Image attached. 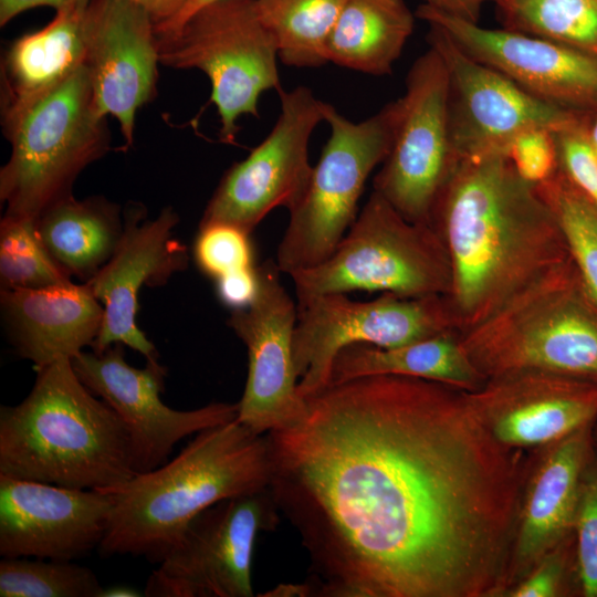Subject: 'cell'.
Returning a JSON list of instances; mask_svg holds the SVG:
<instances>
[{
    "label": "cell",
    "mask_w": 597,
    "mask_h": 597,
    "mask_svg": "<svg viewBox=\"0 0 597 597\" xmlns=\"http://www.w3.org/2000/svg\"><path fill=\"white\" fill-rule=\"evenodd\" d=\"M306 405L265 438L312 596L503 597L530 451L494 439L467 391L422 378H354Z\"/></svg>",
    "instance_id": "6da1fadb"
},
{
    "label": "cell",
    "mask_w": 597,
    "mask_h": 597,
    "mask_svg": "<svg viewBox=\"0 0 597 597\" xmlns=\"http://www.w3.org/2000/svg\"><path fill=\"white\" fill-rule=\"evenodd\" d=\"M430 224L450 260L447 297L460 334L569 258L552 208L505 154L459 158Z\"/></svg>",
    "instance_id": "7a4b0ae2"
},
{
    "label": "cell",
    "mask_w": 597,
    "mask_h": 597,
    "mask_svg": "<svg viewBox=\"0 0 597 597\" xmlns=\"http://www.w3.org/2000/svg\"><path fill=\"white\" fill-rule=\"evenodd\" d=\"M269 483L265 434L237 419L205 429L160 467L101 490L111 494L113 510L98 554L158 564L200 512Z\"/></svg>",
    "instance_id": "3957f363"
},
{
    "label": "cell",
    "mask_w": 597,
    "mask_h": 597,
    "mask_svg": "<svg viewBox=\"0 0 597 597\" xmlns=\"http://www.w3.org/2000/svg\"><path fill=\"white\" fill-rule=\"evenodd\" d=\"M36 370L28 396L0 408V474L82 490L138 473L128 429L77 377L70 358Z\"/></svg>",
    "instance_id": "277c9868"
},
{
    "label": "cell",
    "mask_w": 597,
    "mask_h": 597,
    "mask_svg": "<svg viewBox=\"0 0 597 597\" xmlns=\"http://www.w3.org/2000/svg\"><path fill=\"white\" fill-rule=\"evenodd\" d=\"M460 336L486 379L544 371L597 385V310L570 256Z\"/></svg>",
    "instance_id": "5b68a950"
},
{
    "label": "cell",
    "mask_w": 597,
    "mask_h": 597,
    "mask_svg": "<svg viewBox=\"0 0 597 597\" xmlns=\"http://www.w3.org/2000/svg\"><path fill=\"white\" fill-rule=\"evenodd\" d=\"M3 132L11 154L0 170V198L4 216L17 218L35 220L71 195L80 172L111 146L85 65L3 125Z\"/></svg>",
    "instance_id": "8992f818"
},
{
    "label": "cell",
    "mask_w": 597,
    "mask_h": 597,
    "mask_svg": "<svg viewBox=\"0 0 597 597\" xmlns=\"http://www.w3.org/2000/svg\"><path fill=\"white\" fill-rule=\"evenodd\" d=\"M290 276L297 302L354 291L448 295L451 287L450 260L436 229L407 220L375 190L333 253Z\"/></svg>",
    "instance_id": "52a82bcc"
},
{
    "label": "cell",
    "mask_w": 597,
    "mask_h": 597,
    "mask_svg": "<svg viewBox=\"0 0 597 597\" xmlns=\"http://www.w3.org/2000/svg\"><path fill=\"white\" fill-rule=\"evenodd\" d=\"M397 116L398 100L359 123L325 102L329 138L301 199L289 210L275 260L281 273L315 266L336 249L357 217L369 175L390 150Z\"/></svg>",
    "instance_id": "ba28073f"
},
{
    "label": "cell",
    "mask_w": 597,
    "mask_h": 597,
    "mask_svg": "<svg viewBox=\"0 0 597 597\" xmlns=\"http://www.w3.org/2000/svg\"><path fill=\"white\" fill-rule=\"evenodd\" d=\"M156 36L161 64L198 69L209 77L222 143H235L240 116H258L262 93L282 88L277 45L258 14L255 0L213 1L176 31Z\"/></svg>",
    "instance_id": "9c48e42d"
},
{
    "label": "cell",
    "mask_w": 597,
    "mask_h": 597,
    "mask_svg": "<svg viewBox=\"0 0 597 597\" xmlns=\"http://www.w3.org/2000/svg\"><path fill=\"white\" fill-rule=\"evenodd\" d=\"M449 331L459 332L447 295L381 293L362 302L332 293L300 301L293 333L298 391L306 399L327 387L335 357L349 345L396 347Z\"/></svg>",
    "instance_id": "30bf717a"
},
{
    "label": "cell",
    "mask_w": 597,
    "mask_h": 597,
    "mask_svg": "<svg viewBox=\"0 0 597 597\" xmlns=\"http://www.w3.org/2000/svg\"><path fill=\"white\" fill-rule=\"evenodd\" d=\"M280 515L269 486L203 510L151 572L144 596L252 597L258 534L274 531Z\"/></svg>",
    "instance_id": "8fae6325"
},
{
    "label": "cell",
    "mask_w": 597,
    "mask_h": 597,
    "mask_svg": "<svg viewBox=\"0 0 597 597\" xmlns=\"http://www.w3.org/2000/svg\"><path fill=\"white\" fill-rule=\"evenodd\" d=\"M458 160L450 136L447 65L429 46L407 74L392 144L373 190L407 220L430 224L437 198Z\"/></svg>",
    "instance_id": "7c38bea8"
},
{
    "label": "cell",
    "mask_w": 597,
    "mask_h": 597,
    "mask_svg": "<svg viewBox=\"0 0 597 597\" xmlns=\"http://www.w3.org/2000/svg\"><path fill=\"white\" fill-rule=\"evenodd\" d=\"M281 107L270 134L221 178L200 223L229 222L253 232L275 208L301 199L313 166L308 144L324 121L325 102L306 86L279 91Z\"/></svg>",
    "instance_id": "4fadbf2b"
},
{
    "label": "cell",
    "mask_w": 597,
    "mask_h": 597,
    "mask_svg": "<svg viewBox=\"0 0 597 597\" xmlns=\"http://www.w3.org/2000/svg\"><path fill=\"white\" fill-rule=\"evenodd\" d=\"M427 42L449 74V124L459 158L505 154L511 140L530 128L555 133L579 125L575 114L540 100L462 51L440 28L428 24Z\"/></svg>",
    "instance_id": "5bb4252c"
},
{
    "label": "cell",
    "mask_w": 597,
    "mask_h": 597,
    "mask_svg": "<svg viewBox=\"0 0 597 597\" xmlns=\"http://www.w3.org/2000/svg\"><path fill=\"white\" fill-rule=\"evenodd\" d=\"M81 381L107 402L129 431L138 473L169 460L184 438L230 422L238 417V402H211L192 410H177L163 402L166 369L158 359L136 368L125 359L123 344L102 353L81 352L72 359Z\"/></svg>",
    "instance_id": "9a60e30c"
},
{
    "label": "cell",
    "mask_w": 597,
    "mask_h": 597,
    "mask_svg": "<svg viewBox=\"0 0 597 597\" xmlns=\"http://www.w3.org/2000/svg\"><path fill=\"white\" fill-rule=\"evenodd\" d=\"M274 260L258 265L259 292L245 308L231 311L228 325L248 350V377L237 420L259 434L285 428L306 412L293 358L297 305Z\"/></svg>",
    "instance_id": "2e32d148"
},
{
    "label": "cell",
    "mask_w": 597,
    "mask_h": 597,
    "mask_svg": "<svg viewBox=\"0 0 597 597\" xmlns=\"http://www.w3.org/2000/svg\"><path fill=\"white\" fill-rule=\"evenodd\" d=\"M145 210L127 209L124 230L111 259L85 283L104 308L100 334L92 345L102 353L123 344L147 360L158 359L155 345L136 322L138 296L144 286L164 285L175 273L187 269V247L174 238L179 217L171 207L155 219H143Z\"/></svg>",
    "instance_id": "e0dca14e"
},
{
    "label": "cell",
    "mask_w": 597,
    "mask_h": 597,
    "mask_svg": "<svg viewBox=\"0 0 597 597\" xmlns=\"http://www.w3.org/2000/svg\"><path fill=\"white\" fill-rule=\"evenodd\" d=\"M109 493L0 474V556L74 561L98 548Z\"/></svg>",
    "instance_id": "ac0fdd59"
},
{
    "label": "cell",
    "mask_w": 597,
    "mask_h": 597,
    "mask_svg": "<svg viewBox=\"0 0 597 597\" xmlns=\"http://www.w3.org/2000/svg\"><path fill=\"white\" fill-rule=\"evenodd\" d=\"M86 60L98 113L134 140L137 111L157 94L159 53L155 22L130 0H92L86 9Z\"/></svg>",
    "instance_id": "d6986e66"
},
{
    "label": "cell",
    "mask_w": 597,
    "mask_h": 597,
    "mask_svg": "<svg viewBox=\"0 0 597 597\" xmlns=\"http://www.w3.org/2000/svg\"><path fill=\"white\" fill-rule=\"evenodd\" d=\"M416 17L540 100L569 111L597 103V61L580 52L506 28H483L425 4Z\"/></svg>",
    "instance_id": "ffe728a7"
},
{
    "label": "cell",
    "mask_w": 597,
    "mask_h": 597,
    "mask_svg": "<svg viewBox=\"0 0 597 597\" xmlns=\"http://www.w3.org/2000/svg\"><path fill=\"white\" fill-rule=\"evenodd\" d=\"M467 398L500 443L533 450L597 422V385L544 371L488 378Z\"/></svg>",
    "instance_id": "44dd1931"
},
{
    "label": "cell",
    "mask_w": 597,
    "mask_h": 597,
    "mask_svg": "<svg viewBox=\"0 0 597 597\" xmlns=\"http://www.w3.org/2000/svg\"><path fill=\"white\" fill-rule=\"evenodd\" d=\"M594 426L530 450L506 591L575 533L583 476L597 451Z\"/></svg>",
    "instance_id": "7402d4cb"
},
{
    "label": "cell",
    "mask_w": 597,
    "mask_h": 597,
    "mask_svg": "<svg viewBox=\"0 0 597 597\" xmlns=\"http://www.w3.org/2000/svg\"><path fill=\"white\" fill-rule=\"evenodd\" d=\"M0 306L11 345L34 369L92 347L104 316L103 305L85 282L1 290Z\"/></svg>",
    "instance_id": "603a6c76"
},
{
    "label": "cell",
    "mask_w": 597,
    "mask_h": 597,
    "mask_svg": "<svg viewBox=\"0 0 597 597\" xmlns=\"http://www.w3.org/2000/svg\"><path fill=\"white\" fill-rule=\"evenodd\" d=\"M87 7L60 9L45 27L12 42L1 67L2 126L85 65Z\"/></svg>",
    "instance_id": "cb8c5ba5"
},
{
    "label": "cell",
    "mask_w": 597,
    "mask_h": 597,
    "mask_svg": "<svg viewBox=\"0 0 597 597\" xmlns=\"http://www.w3.org/2000/svg\"><path fill=\"white\" fill-rule=\"evenodd\" d=\"M376 375L417 377L463 391L486 380L464 352L460 332L449 331L396 347L349 345L335 357L328 385Z\"/></svg>",
    "instance_id": "d4e9b609"
},
{
    "label": "cell",
    "mask_w": 597,
    "mask_h": 597,
    "mask_svg": "<svg viewBox=\"0 0 597 597\" xmlns=\"http://www.w3.org/2000/svg\"><path fill=\"white\" fill-rule=\"evenodd\" d=\"M35 226L53 260L82 282L111 259L124 230L118 205L104 197L80 200L72 193L48 207Z\"/></svg>",
    "instance_id": "484cf974"
},
{
    "label": "cell",
    "mask_w": 597,
    "mask_h": 597,
    "mask_svg": "<svg viewBox=\"0 0 597 597\" xmlns=\"http://www.w3.org/2000/svg\"><path fill=\"white\" fill-rule=\"evenodd\" d=\"M415 15L405 0H347L326 43L327 62L374 76L391 74Z\"/></svg>",
    "instance_id": "4316f807"
},
{
    "label": "cell",
    "mask_w": 597,
    "mask_h": 597,
    "mask_svg": "<svg viewBox=\"0 0 597 597\" xmlns=\"http://www.w3.org/2000/svg\"><path fill=\"white\" fill-rule=\"evenodd\" d=\"M347 0H255L258 14L273 35L280 61L293 67H320L325 48Z\"/></svg>",
    "instance_id": "83f0119b"
},
{
    "label": "cell",
    "mask_w": 597,
    "mask_h": 597,
    "mask_svg": "<svg viewBox=\"0 0 597 597\" xmlns=\"http://www.w3.org/2000/svg\"><path fill=\"white\" fill-rule=\"evenodd\" d=\"M503 28L540 36L597 61V0H498Z\"/></svg>",
    "instance_id": "f1b7e54d"
},
{
    "label": "cell",
    "mask_w": 597,
    "mask_h": 597,
    "mask_svg": "<svg viewBox=\"0 0 597 597\" xmlns=\"http://www.w3.org/2000/svg\"><path fill=\"white\" fill-rule=\"evenodd\" d=\"M537 188L557 218L583 287L597 310V207L561 169Z\"/></svg>",
    "instance_id": "f546056e"
},
{
    "label": "cell",
    "mask_w": 597,
    "mask_h": 597,
    "mask_svg": "<svg viewBox=\"0 0 597 597\" xmlns=\"http://www.w3.org/2000/svg\"><path fill=\"white\" fill-rule=\"evenodd\" d=\"M103 586L88 567L73 561L2 557L1 597H100Z\"/></svg>",
    "instance_id": "4dcf8cb0"
},
{
    "label": "cell",
    "mask_w": 597,
    "mask_h": 597,
    "mask_svg": "<svg viewBox=\"0 0 597 597\" xmlns=\"http://www.w3.org/2000/svg\"><path fill=\"white\" fill-rule=\"evenodd\" d=\"M72 281L50 255L35 220L3 216L0 222L1 290L40 289Z\"/></svg>",
    "instance_id": "1f68e13d"
},
{
    "label": "cell",
    "mask_w": 597,
    "mask_h": 597,
    "mask_svg": "<svg viewBox=\"0 0 597 597\" xmlns=\"http://www.w3.org/2000/svg\"><path fill=\"white\" fill-rule=\"evenodd\" d=\"M192 256L198 269L212 280L256 265L251 232L221 221L199 223Z\"/></svg>",
    "instance_id": "d6a6232c"
},
{
    "label": "cell",
    "mask_w": 597,
    "mask_h": 597,
    "mask_svg": "<svg viewBox=\"0 0 597 597\" xmlns=\"http://www.w3.org/2000/svg\"><path fill=\"white\" fill-rule=\"evenodd\" d=\"M503 597H582L575 533L548 552Z\"/></svg>",
    "instance_id": "836d02e7"
},
{
    "label": "cell",
    "mask_w": 597,
    "mask_h": 597,
    "mask_svg": "<svg viewBox=\"0 0 597 597\" xmlns=\"http://www.w3.org/2000/svg\"><path fill=\"white\" fill-rule=\"evenodd\" d=\"M575 540L582 597H597V451L583 476Z\"/></svg>",
    "instance_id": "e575fe53"
},
{
    "label": "cell",
    "mask_w": 597,
    "mask_h": 597,
    "mask_svg": "<svg viewBox=\"0 0 597 597\" xmlns=\"http://www.w3.org/2000/svg\"><path fill=\"white\" fill-rule=\"evenodd\" d=\"M506 156L516 172L536 186L559 169L555 132L547 128H530L517 134L509 144Z\"/></svg>",
    "instance_id": "d590c367"
},
{
    "label": "cell",
    "mask_w": 597,
    "mask_h": 597,
    "mask_svg": "<svg viewBox=\"0 0 597 597\" xmlns=\"http://www.w3.org/2000/svg\"><path fill=\"white\" fill-rule=\"evenodd\" d=\"M559 169L597 207V155L580 125L555 133Z\"/></svg>",
    "instance_id": "8d00e7d4"
},
{
    "label": "cell",
    "mask_w": 597,
    "mask_h": 597,
    "mask_svg": "<svg viewBox=\"0 0 597 597\" xmlns=\"http://www.w3.org/2000/svg\"><path fill=\"white\" fill-rule=\"evenodd\" d=\"M219 301L231 311L248 307L259 292L258 265L238 270L214 280Z\"/></svg>",
    "instance_id": "74e56055"
},
{
    "label": "cell",
    "mask_w": 597,
    "mask_h": 597,
    "mask_svg": "<svg viewBox=\"0 0 597 597\" xmlns=\"http://www.w3.org/2000/svg\"><path fill=\"white\" fill-rule=\"evenodd\" d=\"M427 7L469 22L479 23L481 11L488 3L498 0H421Z\"/></svg>",
    "instance_id": "f35d334b"
},
{
    "label": "cell",
    "mask_w": 597,
    "mask_h": 597,
    "mask_svg": "<svg viewBox=\"0 0 597 597\" xmlns=\"http://www.w3.org/2000/svg\"><path fill=\"white\" fill-rule=\"evenodd\" d=\"M92 0H0V24L6 25L18 14L36 7H52L55 11L70 6H88Z\"/></svg>",
    "instance_id": "ab89813d"
},
{
    "label": "cell",
    "mask_w": 597,
    "mask_h": 597,
    "mask_svg": "<svg viewBox=\"0 0 597 597\" xmlns=\"http://www.w3.org/2000/svg\"><path fill=\"white\" fill-rule=\"evenodd\" d=\"M144 8L159 27L176 18L188 0H130Z\"/></svg>",
    "instance_id": "60d3db41"
},
{
    "label": "cell",
    "mask_w": 597,
    "mask_h": 597,
    "mask_svg": "<svg viewBox=\"0 0 597 597\" xmlns=\"http://www.w3.org/2000/svg\"><path fill=\"white\" fill-rule=\"evenodd\" d=\"M218 0H188L180 13L174 18L171 21L156 27L157 34H167L176 31L190 15H192L197 10L202 8L206 4H209Z\"/></svg>",
    "instance_id": "b9f144b4"
},
{
    "label": "cell",
    "mask_w": 597,
    "mask_h": 597,
    "mask_svg": "<svg viewBox=\"0 0 597 597\" xmlns=\"http://www.w3.org/2000/svg\"><path fill=\"white\" fill-rule=\"evenodd\" d=\"M262 597H307L312 596V587L305 582L302 584H279L273 589L260 594Z\"/></svg>",
    "instance_id": "7bdbcfd3"
},
{
    "label": "cell",
    "mask_w": 597,
    "mask_h": 597,
    "mask_svg": "<svg viewBox=\"0 0 597 597\" xmlns=\"http://www.w3.org/2000/svg\"><path fill=\"white\" fill-rule=\"evenodd\" d=\"M144 596L140 591L129 585L117 584L103 588L100 597H139Z\"/></svg>",
    "instance_id": "ee69618b"
},
{
    "label": "cell",
    "mask_w": 597,
    "mask_h": 597,
    "mask_svg": "<svg viewBox=\"0 0 597 597\" xmlns=\"http://www.w3.org/2000/svg\"><path fill=\"white\" fill-rule=\"evenodd\" d=\"M588 140H589L595 154L597 155V119H596L593 128H590V130L588 132Z\"/></svg>",
    "instance_id": "f6af8a7d"
},
{
    "label": "cell",
    "mask_w": 597,
    "mask_h": 597,
    "mask_svg": "<svg viewBox=\"0 0 597 597\" xmlns=\"http://www.w3.org/2000/svg\"><path fill=\"white\" fill-rule=\"evenodd\" d=\"M593 434H594L595 446H596V448H597V422H596L595 426H594Z\"/></svg>",
    "instance_id": "bcb514c9"
}]
</instances>
